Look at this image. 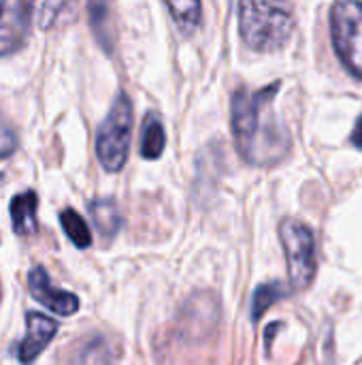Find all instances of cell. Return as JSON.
<instances>
[{
    "instance_id": "14",
    "label": "cell",
    "mask_w": 362,
    "mask_h": 365,
    "mask_svg": "<svg viewBox=\"0 0 362 365\" xmlns=\"http://www.w3.org/2000/svg\"><path fill=\"white\" fill-rule=\"evenodd\" d=\"M290 295V289L282 282H267L262 287L256 289L254 293V302H252V319L258 321L262 319V314L280 299L288 297Z\"/></svg>"
},
{
    "instance_id": "1",
    "label": "cell",
    "mask_w": 362,
    "mask_h": 365,
    "mask_svg": "<svg viewBox=\"0 0 362 365\" xmlns=\"http://www.w3.org/2000/svg\"><path fill=\"white\" fill-rule=\"evenodd\" d=\"M277 90L280 83L262 90L239 88L233 96V135L239 154L250 165H275L290 150V135L273 107Z\"/></svg>"
},
{
    "instance_id": "13",
    "label": "cell",
    "mask_w": 362,
    "mask_h": 365,
    "mask_svg": "<svg viewBox=\"0 0 362 365\" xmlns=\"http://www.w3.org/2000/svg\"><path fill=\"white\" fill-rule=\"evenodd\" d=\"M166 9L173 15V21L177 30L183 36H190L198 24H201V2L194 0H183V2H166Z\"/></svg>"
},
{
    "instance_id": "6",
    "label": "cell",
    "mask_w": 362,
    "mask_h": 365,
    "mask_svg": "<svg viewBox=\"0 0 362 365\" xmlns=\"http://www.w3.org/2000/svg\"><path fill=\"white\" fill-rule=\"evenodd\" d=\"M32 4L23 0H0V56L17 51L30 30Z\"/></svg>"
},
{
    "instance_id": "17",
    "label": "cell",
    "mask_w": 362,
    "mask_h": 365,
    "mask_svg": "<svg viewBox=\"0 0 362 365\" xmlns=\"http://www.w3.org/2000/svg\"><path fill=\"white\" fill-rule=\"evenodd\" d=\"M352 143L362 150V115L358 118V122H356V126H354V130H352Z\"/></svg>"
},
{
    "instance_id": "2",
    "label": "cell",
    "mask_w": 362,
    "mask_h": 365,
    "mask_svg": "<svg viewBox=\"0 0 362 365\" xmlns=\"http://www.w3.org/2000/svg\"><path fill=\"white\" fill-rule=\"evenodd\" d=\"M292 17L286 9L269 2L239 4V32L254 51H275L290 41Z\"/></svg>"
},
{
    "instance_id": "10",
    "label": "cell",
    "mask_w": 362,
    "mask_h": 365,
    "mask_svg": "<svg viewBox=\"0 0 362 365\" xmlns=\"http://www.w3.org/2000/svg\"><path fill=\"white\" fill-rule=\"evenodd\" d=\"M36 207H38V197L32 190L19 192L11 199L9 203V214L13 220V231L15 235H32L38 227L36 222Z\"/></svg>"
},
{
    "instance_id": "5",
    "label": "cell",
    "mask_w": 362,
    "mask_h": 365,
    "mask_svg": "<svg viewBox=\"0 0 362 365\" xmlns=\"http://www.w3.org/2000/svg\"><path fill=\"white\" fill-rule=\"evenodd\" d=\"M280 240L284 246L292 289H307L316 276V240L312 229L299 220H284L280 225Z\"/></svg>"
},
{
    "instance_id": "8",
    "label": "cell",
    "mask_w": 362,
    "mask_h": 365,
    "mask_svg": "<svg viewBox=\"0 0 362 365\" xmlns=\"http://www.w3.org/2000/svg\"><path fill=\"white\" fill-rule=\"evenodd\" d=\"M58 334V323L41 312H28L26 314V336L19 340L15 355L21 365H30L36 361V357L49 346L53 336Z\"/></svg>"
},
{
    "instance_id": "15",
    "label": "cell",
    "mask_w": 362,
    "mask_h": 365,
    "mask_svg": "<svg viewBox=\"0 0 362 365\" xmlns=\"http://www.w3.org/2000/svg\"><path fill=\"white\" fill-rule=\"evenodd\" d=\"M60 225L66 233V237L77 246V248H87L92 244V233L87 229V222L70 207L60 212Z\"/></svg>"
},
{
    "instance_id": "4",
    "label": "cell",
    "mask_w": 362,
    "mask_h": 365,
    "mask_svg": "<svg viewBox=\"0 0 362 365\" xmlns=\"http://www.w3.org/2000/svg\"><path fill=\"white\" fill-rule=\"evenodd\" d=\"M331 38L344 66L362 79V2L341 0L331 6Z\"/></svg>"
},
{
    "instance_id": "9",
    "label": "cell",
    "mask_w": 362,
    "mask_h": 365,
    "mask_svg": "<svg viewBox=\"0 0 362 365\" xmlns=\"http://www.w3.org/2000/svg\"><path fill=\"white\" fill-rule=\"evenodd\" d=\"M62 359V365H113V353L102 336H87L77 340Z\"/></svg>"
},
{
    "instance_id": "7",
    "label": "cell",
    "mask_w": 362,
    "mask_h": 365,
    "mask_svg": "<svg viewBox=\"0 0 362 365\" xmlns=\"http://www.w3.org/2000/svg\"><path fill=\"white\" fill-rule=\"evenodd\" d=\"M28 289H30V295L34 302H38L41 306L49 308L51 312L60 314V317H70L79 310V297L68 293V291H62V289H55L51 284V278L49 274L45 272V267H32L30 274H28Z\"/></svg>"
},
{
    "instance_id": "12",
    "label": "cell",
    "mask_w": 362,
    "mask_h": 365,
    "mask_svg": "<svg viewBox=\"0 0 362 365\" xmlns=\"http://www.w3.org/2000/svg\"><path fill=\"white\" fill-rule=\"evenodd\" d=\"M164 145H166V135L160 118L156 113H147L141 130V156L154 160L164 152Z\"/></svg>"
},
{
    "instance_id": "3",
    "label": "cell",
    "mask_w": 362,
    "mask_h": 365,
    "mask_svg": "<svg viewBox=\"0 0 362 365\" xmlns=\"http://www.w3.org/2000/svg\"><path fill=\"white\" fill-rule=\"evenodd\" d=\"M130 137H132V103L128 94L119 92L96 130V156L109 173H115L126 165Z\"/></svg>"
},
{
    "instance_id": "16",
    "label": "cell",
    "mask_w": 362,
    "mask_h": 365,
    "mask_svg": "<svg viewBox=\"0 0 362 365\" xmlns=\"http://www.w3.org/2000/svg\"><path fill=\"white\" fill-rule=\"evenodd\" d=\"M19 141H17V133L13 130V126L4 120V115L0 113V158L11 156L17 150Z\"/></svg>"
},
{
    "instance_id": "11",
    "label": "cell",
    "mask_w": 362,
    "mask_h": 365,
    "mask_svg": "<svg viewBox=\"0 0 362 365\" xmlns=\"http://www.w3.org/2000/svg\"><path fill=\"white\" fill-rule=\"evenodd\" d=\"M90 216L102 237H115L122 229V214L113 199H94L90 203Z\"/></svg>"
}]
</instances>
